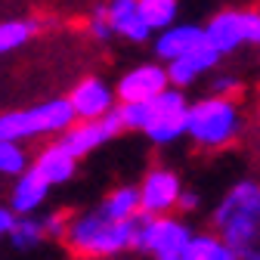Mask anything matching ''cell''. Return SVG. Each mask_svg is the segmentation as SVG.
<instances>
[{"mask_svg":"<svg viewBox=\"0 0 260 260\" xmlns=\"http://www.w3.org/2000/svg\"><path fill=\"white\" fill-rule=\"evenodd\" d=\"M202 28H205V44H211L223 59L239 53L245 47V31H242V13H239V7L217 10Z\"/></svg>","mask_w":260,"mask_h":260,"instance_id":"4fadbf2b","label":"cell"},{"mask_svg":"<svg viewBox=\"0 0 260 260\" xmlns=\"http://www.w3.org/2000/svg\"><path fill=\"white\" fill-rule=\"evenodd\" d=\"M96 208H100L103 214H109V217H115V220L137 217L140 214V189H137V183H121V186H115Z\"/></svg>","mask_w":260,"mask_h":260,"instance_id":"ffe728a7","label":"cell"},{"mask_svg":"<svg viewBox=\"0 0 260 260\" xmlns=\"http://www.w3.org/2000/svg\"><path fill=\"white\" fill-rule=\"evenodd\" d=\"M183 260H239V257L214 230H199V233L192 230Z\"/></svg>","mask_w":260,"mask_h":260,"instance_id":"e0dca14e","label":"cell"},{"mask_svg":"<svg viewBox=\"0 0 260 260\" xmlns=\"http://www.w3.org/2000/svg\"><path fill=\"white\" fill-rule=\"evenodd\" d=\"M137 10H140L143 22L152 31H158L180 19V0H137Z\"/></svg>","mask_w":260,"mask_h":260,"instance_id":"7402d4cb","label":"cell"},{"mask_svg":"<svg viewBox=\"0 0 260 260\" xmlns=\"http://www.w3.org/2000/svg\"><path fill=\"white\" fill-rule=\"evenodd\" d=\"M87 35L96 41V44H109L115 38V31L109 25V16H106V4H96L90 19H87Z\"/></svg>","mask_w":260,"mask_h":260,"instance_id":"d4e9b609","label":"cell"},{"mask_svg":"<svg viewBox=\"0 0 260 260\" xmlns=\"http://www.w3.org/2000/svg\"><path fill=\"white\" fill-rule=\"evenodd\" d=\"M53 186L44 180V174L38 168H25L19 177H13V189H10V208L16 214H38L47 199H50Z\"/></svg>","mask_w":260,"mask_h":260,"instance_id":"9a60e30c","label":"cell"},{"mask_svg":"<svg viewBox=\"0 0 260 260\" xmlns=\"http://www.w3.org/2000/svg\"><path fill=\"white\" fill-rule=\"evenodd\" d=\"M192 236V226L183 220V214H143L137 223V236H134V251L155 257V260H183L186 245Z\"/></svg>","mask_w":260,"mask_h":260,"instance_id":"5b68a950","label":"cell"},{"mask_svg":"<svg viewBox=\"0 0 260 260\" xmlns=\"http://www.w3.org/2000/svg\"><path fill=\"white\" fill-rule=\"evenodd\" d=\"M7 242H10L13 251H35V248H41L47 242L41 217L38 214H19L16 223H13V230H10V236H7Z\"/></svg>","mask_w":260,"mask_h":260,"instance_id":"44dd1931","label":"cell"},{"mask_svg":"<svg viewBox=\"0 0 260 260\" xmlns=\"http://www.w3.org/2000/svg\"><path fill=\"white\" fill-rule=\"evenodd\" d=\"M199 44H205V28L195 25V22H180V19L165 25V28H158V31H152V41H149L152 56L158 62H171V59L195 50Z\"/></svg>","mask_w":260,"mask_h":260,"instance_id":"7c38bea8","label":"cell"},{"mask_svg":"<svg viewBox=\"0 0 260 260\" xmlns=\"http://www.w3.org/2000/svg\"><path fill=\"white\" fill-rule=\"evenodd\" d=\"M245 112L233 96L208 93L186 106V140L202 152L233 149L245 137Z\"/></svg>","mask_w":260,"mask_h":260,"instance_id":"7a4b0ae2","label":"cell"},{"mask_svg":"<svg viewBox=\"0 0 260 260\" xmlns=\"http://www.w3.org/2000/svg\"><path fill=\"white\" fill-rule=\"evenodd\" d=\"M220 62H223V56L211 44H199L195 50L165 62L168 65V81L174 87H180V90H192L195 84H202L214 69H220Z\"/></svg>","mask_w":260,"mask_h":260,"instance_id":"8fae6325","label":"cell"},{"mask_svg":"<svg viewBox=\"0 0 260 260\" xmlns=\"http://www.w3.org/2000/svg\"><path fill=\"white\" fill-rule=\"evenodd\" d=\"M41 223H44V236H47V242H65V233H69V214L53 211V214H44Z\"/></svg>","mask_w":260,"mask_h":260,"instance_id":"484cf974","label":"cell"},{"mask_svg":"<svg viewBox=\"0 0 260 260\" xmlns=\"http://www.w3.org/2000/svg\"><path fill=\"white\" fill-rule=\"evenodd\" d=\"M16 217H19V214H16V211H13L10 205H7V208L0 205V239H7V236H10V230H13Z\"/></svg>","mask_w":260,"mask_h":260,"instance_id":"f1b7e54d","label":"cell"},{"mask_svg":"<svg viewBox=\"0 0 260 260\" xmlns=\"http://www.w3.org/2000/svg\"><path fill=\"white\" fill-rule=\"evenodd\" d=\"M38 31H41L38 19H4L0 22V56H10V53L28 47Z\"/></svg>","mask_w":260,"mask_h":260,"instance_id":"ac0fdd59","label":"cell"},{"mask_svg":"<svg viewBox=\"0 0 260 260\" xmlns=\"http://www.w3.org/2000/svg\"><path fill=\"white\" fill-rule=\"evenodd\" d=\"M28 165H31V158H28V152H25L22 143H16V140H0V177H10L13 180Z\"/></svg>","mask_w":260,"mask_h":260,"instance_id":"603a6c76","label":"cell"},{"mask_svg":"<svg viewBox=\"0 0 260 260\" xmlns=\"http://www.w3.org/2000/svg\"><path fill=\"white\" fill-rule=\"evenodd\" d=\"M143 137L158 146V149H165V146H177L180 140H186V109L183 112H171L165 118H158L152 121L146 130H143Z\"/></svg>","mask_w":260,"mask_h":260,"instance_id":"d6986e66","label":"cell"},{"mask_svg":"<svg viewBox=\"0 0 260 260\" xmlns=\"http://www.w3.org/2000/svg\"><path fill=\"white\" fill-rule=\"evenodd\" d=\"M199 208H202V192L192 189V186H183L180 189V199H177V214L189 217V214H195Z\"/></svg>","mask_w":260,"mask_h":260,"instance_id":"83f0119b","label":"cell"},{"mask_svg":"<svg viewBox=\"0 0 260 260\" xmlns=\"http://www.w3.org/2000/svg\"><path fill=\"white\" fill-rule=\"evenodd\" d=\"M121 118H118V106L109 112V115H103V118H96V121H72L69 127L59 134V143L69 149L75 158H87V155H93L96 149H103V146H109L112 140H118V134H121Z\"/></svg>","mask_w":260,"mask_h":260,"instance_id":"52a82bcc","label":"cell"},{"mask_svg":"<svg viewBox=\"0 0 260 260\" xmlns=\"http://www.w3.org/2000/svg\"><path fill=\"white\" fill-rule=\"evenodd\" d=\"M65 100H69V106H72V112H75L78 121H96V118L109 115V112L118 106L115 84L96 78V75L81 78V81L69 90V96H65Z\"/></svg>","mask_w":260,"mask_h":260,"instance_id":"9c48e42d","label":"cell"},{"mask_svg":"<svg viewBox=\"0 0 260 260\" xmlns=\"http://www.w3.org/2000/svg\"><path fill=\"white\" fill-rule=\"evenodd\" d=\"M137 223H140V214L127 220H115L103 214L100 208H87L69 217L65 245L78 257H118V254L134 251Z\"/></svg>","mask_w":260,"mask_h":260,"instance_id":"3957f363","label":"cell"},{"mask_svg":"<svg viewBox=\"0 0 260 260\" xmlns=\"http://www.w3.org/2000/svg\"><path fill=\"white\" fill-rule=\"evenodd\" d=\"M171 81H168V65L149 59V62H137L118 78L115 84V96L118 103H137V100H149V96L161 93Z\"/></svg>","mask_w":260,"mask_h":260,"instance_id":"30bf717a","label":"cell"},{"mask_svg":"<svg viewBox=\"0 0 260 260\" xmlns=\"http://www.w3.org/2000/svg\"><path fill=\"white\" fill-rule=\"evenodd\" d=\"M78 165H81V158H75L59 140L50 143V146H44L35 158H31V168H38L50 186H62V183L75 180Z\"/></svg>","mask_w":260,"mask_h":260,"instance_id":"2e32d148","label":"cell"},{"mask_svg":"<svg viewBox=\"0 0 260 260\" xmlns=\"http://www.w3.org/2000/svg\"><path fill=\"white\" fill-rule=\"evenodd\" d=\"M75 121V112L65 96H50L44 103L25 106V109H10L0 115V140H41V137H59L65 127Z\"/></svg>","mask_w":260,"mask_h":260,"instance_id":"277c9868","label":"cell"},{"mask_svg":"<svg viewBox=\"0 0 260 260\" xmlns=\"http://www.w3.org/2000/svg\"><path fill=\"white\" fill-rule=\"evenodd\" d=\"M239 13H242L245 47H260V7H245Z\"/></svg>","mask_w":260,"mask_h":260,"instance_id":"4316f807","label":"cell"},{"mask_svg":"<svg viewBox=\"0 0 260 260\" xmlns=\"http://www.w3.org/2000/svg\"><path fill=\"white\" fill-rule=\"evenodd\" d=\"M211 230L239 260H260V180L242 177L211 208Z\"/></svg>","mask_w":260,"mask_h":260,"instance_id":"6da1fadb","label":"cell"},{"mask_svg":"<svg viewBox=\"0 0 260 260\" xmlns=\"http://www.w3.org/2000/svg\"><path fill=\"white\" fill-rule=\"evenodd\" d=\"M106 16H109V25L115 31V38L134 44V47H149L152 28L143 22V16L137 10V0H109Z\"/></svg>","mask_w":260,"mask_h":260,"instance_id":"5bb4252c","label":"cell"},{"mask_svg":"<svg viewBox=\"0 0 260 260\" xmlns=\"http://www.w3.org/2000/svg\"><path fill=\"white\" fill-rule=\"evenodd\" d=\"M189 106V96L186 90L168 84L161 93L149 96V100H137V103H118V118H121V127L124 130H134V134H143V130L158 121V118H165L171 112H183Z\"/></svg>","mask_w":260,"mask_h":260,"instance_id":"8992f818","label":"cell"},{"mask_svg":"<svg viewBox=\"0 0 260 260\" xmlns=\"http://www.w3.org/2000/svg\"><path fill=\"white\" fill-rule=\"evenodd\" d=\"M245 90V84H242V78L236 75V72H220V69H214L211 75H208V93H217V96H236Z\"/></svg>","mask_w":260,"mask_h":260,"instance_id":"cb8c5ba5","label":"cell"},{"mask_svg":"<svg viewBox=\"0 0 260 260\" xmlns=\"http://www.w3.org/2000/svg\"><path fill=\"white\" fill-rule=\"evenodd\" d=\"M137 189H140V211L143 214H171V211H177L183 180L174 168L155 165L143 174Z\"/></svg>","mask_w":260,"mask_h":260,"instance_id":"ba28073f","label":"cell"}]
</instances>
